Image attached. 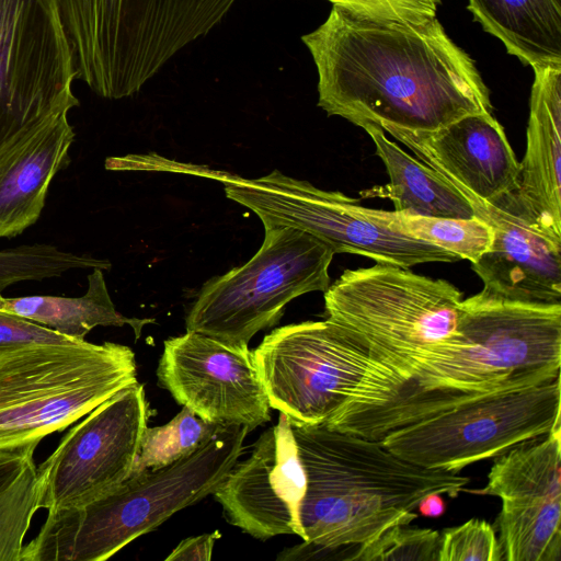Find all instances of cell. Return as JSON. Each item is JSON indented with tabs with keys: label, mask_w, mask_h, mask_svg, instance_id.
Wrapping results in <instances>:
<instances>
[{
	"label": "cell",
	"mask_w": 561,
	"mask_h": 561,
	"mask_svg": "<svg viewBox=\"0 0 561 561\" xmlns=\"http://www.w3.org/2000/svg\"><path fill=\"white\" fill-rule=\"evenodd\" d=\"M259 251L243 265L208 280L187 317L186 330L248 346L276 324L289 301L330 286L333 249L302 230L264 227Z\"/></svg>",
	"instance_id": "obj_8"
},
{
	"label": "cell",
	"mask_w": 561,
	"mask_h": 561,
	"mask_svg": "<svg viewBox=\"0 0 561 561\" xmlns=\"http://www.w3.org/2000/svg\"><path fill=\"white\" fill-rule=\"evenodd\" d=\"M419 513L424 517H439L446 511V503L439 493H430L417 504Z\"/></svg>",
	"instance_id": "obj_34"
},
{
	"label": "cell",
	"mask_w": 561,
	"mask_h": 561,
	"mask_svg": "<svg viewBox=\"0 0 561 561\" xmlns=\"http://www.w3.org/2000/svg\"><path fill=\"white\" fill-rule=\"evenodd\" d=\"M37 444L0 450V561H21L24 537L39 508Z\"/></svg>",
	"instance_id": "obj_25"
},
{
	"label": "cell",
	"mask_w": 561,
	"mask_h": 561,
	"mask_svg": "<svg viewBox=\"0 0 561 561\" xmlns=\"http://www.w3.org/2000/svg\"><path fill=\"white\" fill-rule=\"evenodd\" d=\"M461 302L449 282L383 263L345 270L324 291L328 319L398 376L455 334Z\"/></svg>",
	"instance_id": "obj_7"
},
{
	"label": "cell",
	"mask_w": 561,
	"mask_h": 561,
	"mask_svg": "<svg viewBox=\"0 0 561 561\" xmlns=\"http://www.w3.org/2000/svg\"><path fill=\"white\" fill-rule=\"evenodd\" d=\"M533 70L526 152L516 192L540 226L561 239V65Z\"/></svg>",
	"instance_id": "obj_18"
},
{
	"label": "cell",
	"mask_w": 561,
	"mask_h": 561,
	"mask_svg": "<svg viewBox=\"0 0 561 561\" xmlns=\"http://www.w3.org/2000/svg\"><path fill=\"white\" fill-rule=\"evenodd\" d=\"M364 130L371 138L390 179L388 184L368 191V195L388 198L396 211L410 215L457 219L474 217L471 204L461 193L387 138L381 128L370 125Z\"/></svg>",
	"instance_id": "obj_21"
},
{
	"label": "cell",
	"mask_w": 561,
	"mask_h": 561,
	"mask_svg": "<svg viewBox=\"0 0 561 561\" xmlns=\"http://www.w3.org/2000/svg\"><path fill=\"white\" fill-rule=\"evenodd\" d=\"M60 0H0V154L79 105Z\"/></svg>",
	"instance_id": "obj_9"
},
{
	"label": "cell",
	"mask_w": 561,
	"mask_h": 561,
	"mask_svg": "<svg viewBox=\"0 0 561 561\" xmlns=\"http://www.w3.org/2000/svg\"><path fill=\"white\" fill-rule=\"evenodd\" d=\"M438 561H503L494 528L478 518L444 529Z\"/></svg>",
	"instance_id": "obj_30"
},
{
	"label": "cell",
	"mask_w": 561,
	"mask_h": 561,
	"mask_svg": "<svg viewBox=\"0 0 561 561\" xmlns=\"http://www.w3.org/2000/svg\"><path fill=\"white\" fill-rule=\"evenodd\" d=\"M75 136L62 115L0 154V237H15L38 220L50 182L70 163Z\"/></svg>",
	"instance_id": "obj_19"
},
{
	"label": "cell",
	"mask_w": 561,
	"mask_h": 561,
	"mask_svg": "<svg viewBox=\"0 0 561 561\" xmlns=\"http://www.w3.org/2000/svg\"><path fill=\"white\" fill-rule=\"evenodd\" d=\"M226 196L255 213L264 227L286 226L308 232L334 253L366 256L376 263L412 267L460 259L434 244L385 227L364 207L341 192L324 191L275 170L257 179L222 173Z\"/></svg>",
	"instance_id": "obj_11"
},
{
	"label": "cell",
	"mask_w": 561,
	"mask_h": 561,
	"mask_svg": "<svg viewBox=\"0 0 561 561\" xmlns=\"http://www.w3.org/2000/svg\"><path fill=\"white\" fill-rule=\"evenodd\" d=\"M493 230L490 249L471 263L483 289L506 299L561 304V239L551 236L517 192L468 199Z\"/></svg>",
	"instance_id": "obj_16"
},
{
	"label": "cell",
	"mask_w": 561,
	"mask_h": 561,
	"mask_svg": "<svg viewBox=\"0 0 561 561\" xmlns=\"http://www.w3.org/2000/svg\"><path fill=\"white\" fill-rule=\"evenodd\" d=\"M219 427L183 407L169 423L145 428L130 476L163 468L193 454Z\"/></svg>",
	"instance_id": "obj_27"
},
{
	"label": "cell",
	"mask_w": 561,
	"mask_h": 561,
	"mask_svg": "<svg viewBox=\"0 0 561 561\" xmlns=\"http://www.w3.org/2000/svg\"><path fill=\"white\" fill-rule=\"evenodd\" d=\"M236 0H60L77 77L105 99L138 92Z\"/></svg>",
	"instance_id": "obj_5"
},
{
	"label": "cell",
	"mask_w": 561,
	"mask_h": 561,
	"mask_svg": "<svg viewBox=\"0 0 561 561\" xmlns=\"http://www.w3.org/2000/svg\"><path fill=\"white\" fill-rule=\"evenodd\" d=\"M77 341L19 316L0 311V350L31 343H69Z\"/></svg>",
	"instance_id": "obj_32"
},
{
	"label": "cell",
	"mask_w": 561,
	"mask_h": 561,
	"mask_svg": "<svg viewBox=\"0 0 561 561\" xmlns=\"http://www.w3.org/2000/svg\"><path fill=\"white\" fill-rule=\"evenodd\" d=\"M382 130L467 199L490 203L518 188L520 162L492 113L467 115L436 130Z\"/></svg>",
	"instance_id": "obj_17"
},
{
	"label": "cell",
	"mask_w": 561,
	"mask_h": 561,
	"mask_svg": "<svg viewBox=\"0 0 561 561\" xmlns=\"http://www.w3.org/2000/svg\"><path fill=\"white\" fill-rule=\"evenodd\" d=\"M219 531L188 537L182 540L167 557V561H208L211 558Z\"/></svg>",
	"instance_id": "obj_33"
},
{
	"label": "cell",
	"mask_w": 561,
	"mask_h": 561,
	"mask_svg": "<svg viewBox=\"0 0 561 561\" xmlns=\"http://www.w3.org/2000/svg\"><path fill=\"white\" fill-rule=\"evenodd\" d=\"M373 215L392 231L434 244L471 263L490 249L493 240L491 226L476 216L470 219L427 217L374 208Z\"/></svg>",
	"instance_id": "obj_26"
},
{
	"label": "cell",
	"mask_w": 561,
	"mask_h": 561,
	"mask_svg": "<svg viewBox=\"0 0 561 561\" xmlns=\"http://www.w3.org/2000/svg\"><path fill=\"white\" fill-rule=\"evenodd\" d=\"M463 491L502 501L561 500V427L497 456L486 485Z\"/></svg>",
	"instance_id": "obj_23"
},
{
	"label": "cell",
	"mask_w": 561,
	"mask_h": 561,
	"mask_svg": "<svg viewBox=\"0 0 561 561\" xmlns=\"http://www.w3.org/2000/svg\"><path fill=\"white\" fill-rule=\"evenodd\" d=\"M0 311L22 317L76 340H84L95 327L125 324L131 327L136 339L153 319L127 318L119 313L111 299L103 270L93 268L88 276V289L81 297L25 296L3 297Z\"/></svg>",
	"instance_id": "obj_22"
},
{
	"label": "cell",
	"mask_w": 561,
	"mask_h": 561,
	"mask_svg": "<svg viewBox=\"0 0 561 561\" xmlns=\"http://www.w3.org/2000/svg\"><path fill=\"white\" fill-rule=\"evenodd\" d=\"M158 380L183 407L219 426L250 431L271 420V405L253 352L186 331L164 341Z\"/></svg>",
	"instance_id": "obj_14"
},
{
	"label": "cell",
	"mask_w": 561,
	"mask_h": 561,
	"mask_svg": "<svg viewBox=\"0 0 561 561\" xmlns=\"http://www.w3.org/2000/svg\"><path fill=\"white\" fill-rule=\"evenodd\" d=\"M306 492L299 517L305 539L325 548L359 546L417 517L430 493L455 499L468 477L410 462L381 442L324 424L294 426Z\"/></svg>",
	"instance_id": "obj_2"
},
{
	"label": "cell",
	"mask_w": 561,
	"mask_h": 561,
	"mask_svg": "<svg viewBox=\"0 0 561 561\" xmlns=\"http://www.w3.org/2000/svg\"><path fill=\"white\" fill-rule=\"evenodd\" d=\"M560 377L472 397L386 434L381 444L415 465L458 472L561 427Z\"/></svg>",
	"instance_id": "obj_10"
},
{
	"label": "cell",
	"mask_w": 561,
	"mask_h": 561,
	"mask_svg": "<svg viewBox=\"0 0 561 561\" xmlns=\"http://www.w3.org/2000/svg\"><path fill=\"white\" fill-rule=\"evenodd\" d=\"M301 41L317 67L318 105L363 129L436 130L492 113L473 59L437 18L414 24L332 5Z\"/></svg>",
	"instance_id": "obj_1"
},
{
	"label": "cell",
	"mask_w": 561,
	"mask_h": 561,
	"mask_svg": "<svg viewBox=\"0 0 561 561\" xmlns=\"http://www.w3.org/2000/svg\"><path fill=\"white\" fill-rule=\"evenodd\" d=\"M249 430L221 426L193 454L130 476L112 492L80 506L48 512L21 561H104L176 512L220 486L243 451Z\"/></svg>",
	"instance_id": "obj_3"
},
{
	"label": "cell",
	"mask_w": 561,
	"mask_h": 561,
	"mask_svg": "<svg viewBox=\"0 0 561 561\" xmlns=\"http://www.w3.org/2000/svg\"><path fill=\"white\" fill-rule=\"evenodd\" d=\"M253 355L271 408L294 426L325 424L373 360L329 319L275 329Z\"/></svg>",
	"instance_id": "obj_12"
},
{
	"label": "cell",
	"mask_w": 561,
	"mask_h": 561,
	"mask_svg": "<svg viewBox=\"0 0 561 561\" xmlns=\"http://www.w3.org/2000/svg\"><path fill=\"white\" fill-rule=\"evenodd\" d=\"M136 382L135 353L113 342L0 350V450L62 431Z\"/></svg>",
	"instance_id": "obj_6"
},
{
	"label": "cell",
	"mask_w": 561,
	"mask_h": 561,
	"mask_svg": "<svg viewBox=\"0 0 561 561\" xmlns=\"http://www.w3.org/2000/svg\"><path fill=\"white\" fill-rule=\"evenodd\" d=\"M442 534L430 528L394 526L357 546L351 560L438 561Z\"/></svg>",
	"instance_id": "obj_29"
},
{
	"label": "cell",
	"mask_w": 561,
	"mask_h": 561,
	"mask_svg": "<svg viewBox=\"0 0 561 561\" xmlns=\"http://www.w3.org/2000/svg\"><path fill=\"white\" fill-rule=\"evenodd\" d=\"M111 263L88 254H76L47 243L23 244L0 250V293L23 280L59 277L72 270H107Z\"/></svg>",
	"instance_id": "obj_28"
},
{
	"label": "cell",
	"mask_w": 561,
	"mask_h": 561,
	"mask_svg": "<svg viewBox=\"0 0 561 561\" xmlns=\"http://www.w3.org/2000/svg\"><path fill=\"white\" fill-rule=\"evenodd\" d=\"M150 414L139 382L94 408L37 468L38 507L80 506L119 486L133 471Z\"/></svg>",
	"instance_id": "obj_13"
},
{
	"label": "cell",
	"mask_w": 561,
	"mask_h": 561,
	"mask_svg": "<svg viewBox=\"0 0 561 561\" xmlns=\"http://www.w3.org/2000/svg\"><path fill=\"white\" fill-rule=\"evenodd\" d=\"M468 9L523 64L561 65V0H469Z\"/></svg>",
	"instance_id": "obj_20"
},
{
	"label": "cell",
	"mask_w": 561,
	"mask_h": 561,
	"mask_svg": "<svg viewBox=\"0 0 561 561\" xmlns=\"http://www.w3.org/2000/svg\"><path fill=\"white\" fill-rule=\"evenodd\" d=\"M307 481L291 423L279 413L245 460L236 462L214 497L226 519L254 538L278 535L305 539L299 511Z\"/></svg>",
	"instance_id": "obj_15"
},
{
	"label": "cell",
	"mask_w": 561,
	"mask_h": 561,
	"mask_svg": "<svg viewBox=\"0 0 561 561\" xmlns=\"http://www.w3.org/2000/svg\"><path fill=\"white\" fill-rule=\"evenodd\" d=\"M503 561L561 560V500L502 501Z\"/></svg>",
	"instance_id": "obj_24"
},
{
	"label": "cell",
	"mask_w": 561,
	"mask_h": 561,
	"mask_svg": "<svg viewBox=\"0 0 561 561\" xmlns=\"http://www.w3.org/2000/svg\"><path fill=\"white\" fill-rule=\"evenodd\" d=\"M353 14L414 24L436 18L440 0H328Z\"/></svg>",
	"instance_id": "obj_31"
},
{
	"label": "cell",
	"mask_w": 561,
	"mask_h": 561,
	"mask_svg": "<svg viewBox=\"0 0 561 561\" xmlns=\"http://www.w3.org/2000/svg\"><path fill=\"white\" fill-rule=\"evenodd\" d=\"M560 365L561 304L482 289L462 300L455 334L415 356L400 377L423 390L481 394L554 380Z\"/></svg>",
	"instance_id": "obj_4"
}]
</instances>
